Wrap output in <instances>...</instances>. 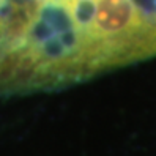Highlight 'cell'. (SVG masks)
I'll use <instances>...</instances> for the list:
<instances>
[{"instance_id":"cell-1","label":"cell","mask_w":156,"mask_h":156,"mask_svg":"<svg viewBox=\"0 0 156 156\" xmlns=\"http://www.w3.org/2000/svg\"><path fill=\"white\" fill-rule=\"evenodd\" d=\"M91 25L104 40L120 38L139 27V11L133 0H96Z\"/></svg>"},{"instance_id":"cell-2","label":"cell","mask_w":156,"mask_h":156,"mask_svg":"<svg viewBox=\"0 0 156 156\" xmlns=\"http://www.w3.org/2000/svg\"><path fill=\"white\" fill-rule=\"evenodd\" d=\"M95 10H96V0H73L69 3L71 16L79 27L91 25Z\"/></svg>"},{"instance_id":"cell-3","label":"cell","mask_w":156,"mask_h":156,"mask_svg":"<svg viewBox=\"0 0 156 156\" xmlns=\"http://www.w3.org/2000/svg\"><path fill=\"white\" fill-rule=\"evenodd\" d=\"M43 2H63V0H43Z\"/></svg>"}]
</instances>
